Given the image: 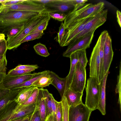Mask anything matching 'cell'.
<instances>
[{
    "label": "cell",
    "instance_id": "cell-1",
    "mask_svg": "<svg viewBox=\"0 0 121 121\" xmlns=\"http://www.w3.org/2000/svg\"><path fill=\"white\" fill-rule=\"evenodd\" d=\"M40 13L2 9L0 13V26L5 29V32L14 27L23 25Z\"/></svg>",
    "mask_w": 121,
    "mask_h": 121
},
{
    "label": "cell",
    "instance_id": "cell-2",
    "mask_svg": "<svg viewBox=\"0 0 121 121\" xmlns=\"http://www.w3.org/2000/svg\"><path fill=\"white\" fill-rule=\"evenodd\" d=\"M49 18L48 12L44 11L26 22L22 29L16 35L7 40L8 49H14L18 48L25 37L39 24Z\"/></svg>",
    "mask_w": 121,
    "mask_h": 121
},
{
    "label": "cell",
    "instance_id": "cell-3",
    "mask_svg": "<svg viewBox=\"0 0 121 121\" xmlns=\"http://www.w3.org/2000/svg\"><path fill=\"white\" fill-rule=\"evenodd\" d=\"M104 2H100L94 4L85 3L74 7L73 10L66 14L64 23L65 29L73 22L90 16H95L104 9Z\"/></svg>",
    "mask_w": 121,
    "mask_h": 121
},
{
    "label": "cell",
    "instance_id": "cell-4",
    "mask_svg": "<svg viewBox=\"0 0 121 121\" xmlns=\"http://www.w3.org/2000/svg\"><path fill=\"white\" fill-rule=\"evenodd\" d=\"M86 91L85 104L92 111L97 109L100 93V84L95 78L90 77L87 81Z\"/></svg>",
    "mask_w": 121,
    "mask_h": 121
},
{
    "label": "cell",
    "instance_id": "cell-5",
    "mask_svg": "<svg viewBox=\"0 0 121 121\" xmlns=\"http://www.w3.org/2000/svg\"><path fill=\"white\" fill-rule=\"evenodd\" d=\"M95 16H90L74 22L69 25L65 28L60 46L61 47L68 46L72 40L84 29L87 24Z\"/></svg>",
    "mask_w": 121,
    "mask_h": 121
},
{
    "label": "cell",
    "instance_id": "cell-6",
    "mask_svg": "<svg viewBox=\"0 0 121 121\" xmlns=\"http://www.w3.org/2000/svg\"><path fill=\"white\" fill-rule=\"evenodd\" d=\"M100 41L99 36L92 50L89 62L90 77L95 78L99 84L103 78L99 56Z\"/></svg>",
    "mask_w": 121,
    "mask_h": 121
},
{
    "label": "cell",
    "instance_id": "cell-7",
    "mask_svg": "<svg viewBox=\"0 0 121 121\" xmlns=\"http://www.w3.org/2000/svg\"><path fill=\"white\" fill-rule=\"evenodd\" d=\"M36 104L24 105L18 104L15 108L0 118V121H11L29 116L34 112Z\"/></svg>",
    "mask_w": 121,
    "mask_h": 121
},
{
    "label": "cell",
    "instance_id": "cell-8",
    "mask_svg": "<svg viewBox=\"0 0 121 121\" xmlns=\"http://www.w3.org/2000/svg\"><path fill=\"white\" fill-rule=\"evenodd\" d=\"M95 31L87 33L75 42L70 43L63 54L64 57L69 58L71 54L78 50H86L89 48L94 36Z\"/></svg>",
    "mask_w": 121,
    "mask_h": 121
},
{
    "label": "cell",
    "instance_id": "cell-9",
    "mask_svg": "<svg viewBox=\"0 0 121 121\" xmlns=\"http://www.w3.org/2000/svg\"><path fill=\"white\" fill-rule=\"evenodd\" d=\"M108 12V10L103 9L98 13L87 24L84 29L75 37L69 43L75 42L90 32L95 31L106 21Z\"/></svg>",
    "mask_w": 121,
    "mask_h": 121
},
{
    "label": "cell",
    "instance_id": "cell-10",
    "mask_svg": "<svg viewBox=\"0 0 121 121\" xmlns=\"http://www.w3.org/2000/svg\"><path fill=\"white\" fill-rule=\"evenodd\" d=\"M86 77V68L78 61L75 66L69 88L76 92H83L85 87Z\"/></svg>",
    "mask_w": 121,
    "mask_h": 121
},
{
    "label": "cell",
    "instance_id": "cell-11",
    "mask_svg": "<svg viewBox=\"0 0 121 121\" xmlns=\"http://www.w3.org/2000/svg\"><path fill=\"white\" fill-rule=\"evenodd\" d=\"M92 111L83 103L69 107V121H89Z\"/></svg>",
    "mask_w": 121,
    "mask_h": 121
},
{
    "label": "cell",
    "instance_id": "cell-12",
    "mask_svg": "<svg viewBox=\"0 0 121 121\" xmlns=\"http://www.w3.org/2000/svg\"><path fill=\"white\" fill-rule=\"evenodd\" d=\"M3 6L2 10L7 11L15 10L41 13L45 10L44 5L34 2L31 0H25L22 3Z\"/></svg>",
    "mask_w": 121,
    "mask_h": 121
},
{
    "label": "cell",
    "instance_id": "cell-13",
    "mask_svg": "<svg viewBox=\"0 0 121 121\" xmlns=\"http://www.w3.org/2000/svg\"><path fill=\"white\" fill-rule=\"evenodd\" d=\"M47 71L33 73H30L19 76H9L6 75L3 80V84L5 88L9 89L12 87L23 83L37 75L44 73Z\"/></svg>",
    "mask_w": 121,
    "mask_h": 121
},
{
    "label": "cell",
    "instance_id": "cell-14",
    "mask_svg": "<svg viewBox=\"0 0 121 121\" xmlns=\"http://www.w3.org/2000/svg\"><path fill=\"white\" fill-rule=\"evenodd\" d=\"M113 54L111 39L108 34L104 43V50L103 67L104 75L107 72H108L112 60Z\"/></svg>",
    "mask_w": 121,
    "mask_h": 121
},
{
    "label": "cell",
    "instance_id": "cell-15",
    "mask_svg": "<svg viewBox=\"0 0 121 121\" xmlns=\"http://www.w3.org/2000/svg\"><path fill=\"white\" fill-rule=\"evenodd\" d=\"M45 11L48 12H67L74 8L72 5L66 2L65 0H56L55 1L44 5Z\"/></svg>",
    "mask_w": 121,
    "mask_h": 121
},
{
    "label": "cell",
    "instance_id": "cell-16",
    "mask_svg": "<svg viewBox=\"0 0 121 121\" xmlns=\"http://www.w3.org/2000/svg\"><path fill=\"white\" fill-rule=\"evenodd\" d=\"M108 72H107L103 77L100 85V91L99 103L97 109L104 115L105 111V90L106 82Z\"/></svg>",
    "mask_w": 121,
    "mask_h": 121
},
{
    "label": "cell",
    "instance_id": "cell-17",
    "mask_svg": "<svg viewBox=\"0 0 121 121\" xmlns=\"http://www.w3.org/2000/svg\"><path fill=\"white\" fill-rule=\"evenodd\" d=\"M83 92L75 91L70 88L65 93V97L69 107L74 106L82 103V97Z\"/></svg>",
    "mask_w": 121,
    "mask_h": 121
},
{
    "label": "cell",
    "instance_id": "cell-18",
    "mask_svg": "<svg viewBox=\"0 0 121 121\" xmlns=\"http://www.w3.org/2000/svg\"><path fill=\"white\" fill-rule=\"evenodd\" d=\"M49 73L53 78L51 84L57 89L62 99L64 96L65 92L66 83V77L64 78H60L52 71H49Z\"/></svg>",
    "mask_w": 121,
    "mask_h": 121
},
{
    "label": "cell",
    "instance_id": "cell-19",
    "mask_svg": "<svg viewBox=\"0 0 121 121\" xmlns=\"http://www.w3.org/2000/svg\"><path fill=\"white\" fill-rule=\"evenodd\" d=\"M36 105L38 108L41 121H44L47 114L46 106L43 91V88H39Z\"/></svg>",
    "mask_w": 121,
    "mask_h": 121
},
{
    "label": "cell",
    "instance_id": "cell-20",
    "mask_svg": "<svg viewBox=\"0 0 121 121\" xmlns=\"http://www.w3.org/2000/svg\"><path fill=\"white\" fill-rule=\"evenodd\" d=\"M69 58L70 60V68L69 73L66 77V83L65 93L69 88L73 78L75 66L77 63L78 61L77 51L72 53Z\"/></svg>",
    "mask_w": 121,
    "mask_h": 121
},
{
    "label": "cell",
    "instance_id": "cell-21",
    "mask_svg": "<svg viewBox=\"0 0 121 121\" xmlns=\"http://www.w3.org/2000/svg\"><path fill=\"white\" fill-rule=\"evenodd\" d=\"M35 87L33 86L20 88L15 101L17 104H22L29 97Z\"/></svg>",
    "mask_w": 121,
    "mask_h": 121
},
{
    "label": "cell",
    "instance_id": "cell-22",
    "mask_svg": "<svg viewBox=\"0 0 121 121\" xmlns=\"http://www.w3.org/2000/svg\"><path fill=\"white\" fill-rule=\"evenodd\" d=\"M20 88L11 90L0 99V111L8 104L14 101L18 95Z\"/></svg>",
    "mask_w": 121,
    "mask_h": 121
},
{
    "label": "cell",
    "instance_id": "cell-23",
    "mask_svg": "<svg viewBox=\"0 0 121 121\" xmlns=\"http://www.w3.org/2000/svg\"><path fill=\"white\" fill-rule=\"evenodd\" d=\"M49 71L35 82L32 85L35 87L43 88L51 84L53 80L49 73Z\"/></svg>",
    "mask_w": 121,
    "mask_h": 121
},
{
    "label": "cell",
    "instance_id": "cell-24",
    "mask_svg": "<svg viewBox=\"0 0 121 121\" xmlns=\"http://www.w3.org/2000/svg\"><path fill=\"white\" fill-rule=\"evenodd\" d=\"M108 31L104 30L102 32L100 35V41L99 46V56L100 61L101 70V73L103 72V52L104 43L108 35Z\"/></svg>",
    "mask_w": 121,
    "mask_h": 121
},
{
    "label": "cell",
    "instance_id": "cell-25",
    "mask_svg": "<svg viewBox=\"0 0 121 121\" xmlns=\"http://www.w3.org/2000/svg\"><path fill=\"white\" fill-rule=\"evenodd\" d=\"M48 71V70H47L44 73L37 75L23 83L12 87L9 89L12 90L32 86L33 83L45 75Z\"/></svg>",
    "mask_w": 121,
    "mask_h": 121
},
{
    "label": "cell",
    "instance_id": "cell-26",
    "mask_svg": "<svg viewBox=\"0 0 121 121\" xmlns=\"http://www.w3.org/2000/svg\"><path fill=\"white\" fill-rule=\"evenodd\" d=\"M33 48L36 53L40 56L46 57L50 55L46 46L40 43L35 45Z\"/></svg>",
    "mask_w": 121,
    "mask_h": 121
},
{
    "label": "cell",
    "instance_id": "cell-27",
    "mask_svg": "<svg viewBox=\"0 0 121 121\" xmlns=\"http://www.w3.org/2000/svg\"><path fill=\"white\" fill-rule=\"evenodd\" d=\"M60 102L62 111V121H69V107L68 104L65 96H64L61 99Z\"/></svg>",
    "mask_w": 121,
    "mask_h": 121
},
{
    "label": "cell",
    "instance_id": "cell-28",
    "mask_svg": "<svg viewBox=\"0 0 121 121\" xmlns=\"http://www.w3.org/2000/svg\"><path fill=\"white\" fill-rule=\"evenodd\" d=\"M43 91L46 106L47 114L48 115L52 113L51 100V95L52 94L50 93L46 89L43 88Z\"/></svg>",
    "mask_w": 121,
    "mask_h": 121
},
{
    "label": "cell",
    "instance_id": "cell-29",
    "mask_svg": "<svg viewBox=\"0 0 121 121\" xmlns=\"http://www.w3.org/2000/svg\"><path fill=\"white\" fill-rule=\"evenodd\" d=\"M39 88L35 87L27 99L22 104L27 105L36 104L37 99Z\"/></svg>",
    "mask_w": 121,
    "mask_h": 121
},
{
    "label": "cell",
    "instance_id": "cell-30",
    "mask_svg": "<svg viewBox=\"0 0 121 121\" xmlns=\"http://www.w3.org/2000/svg\"><path fill=\"white\" fill-rule=\"evenodd\" d=\"M119 74L117 77V83L115 89L116 93L118 94L119 97L118 103L120 106V110L121 111V63L120 62L119 66Z\"/></svg>",
    "mask_w": 121,
    "mask_h": 121
},
{
    "label": "cell",
    "instance_id": "cell-31",
    "mask_svg": "<svg viewBox=\"0 0 121 121\" xmlns=\"http://www.w3.org/2000/svg\"><path fill=\"white\" fill-rule=\"evenodd\" d=\"M24 25L14 27L4 32V34L7 37V40L16 35L22 29Z\"/></svg>",
    "mask_w": 121,
    "mask_h": 121
},
{
    "label": "cell",
    "instance_id": "cell-32",
    "mask_svg": "<svg viewBox=\"0 0 121 121\" xmlns=\"http://www.w3.org/2000/svg\"><path fill=\"white\" fill-rule=\"evenodd\" d=\"M78 61L84 67L86 68L88 60L86 57V50L77 51Z\"/></svg>",
    "mask_w": 121,
    "mask_h": 121
},
{
    "label": "cell",
    "instance_id": "cell-33",
    "mask_svg": "<svg viewBox=\"0 0 121 121\" xmlns=\"http://www.w3.org/2000/svg\"><path fill=\"white\" fill-rule=\"evenodd\" d=\"M35 69H28L15 70L13 69L9 70L8 73L6 75L9 76H19L24 75L30 73L35 70Z\"/></svg>",
    "mask_w": 121,
    "mask_h": 121
},
{
    "label": "cell",
    "instance_id": "cell-34",
    "mask_svg": "<svg viewBox=\"0 0 121 121\" xmlns=\"http://www.w3.org/2000/svg\"><path fill=\"white\" fill-rule=\"evenodd\" d=\"M65 30L64 23L62 22L59 28V31L56 36L55 37L54 39L58 42L60 45V44L64 37V33Z\"/></svg>",
    "mask_w": 121,
    "mask_h": 121
},
{
    "label": "cell",
    "instance_id": "cell-35",
    "mask_svg": "<svg viewBox=\"0 0 121 121\" xmlns=\"http://www.w3.org/2000/svg\"><path fill=\"white\" fill-rule=\"evenodd\" d=\"M44 34L43 31L29 35L25 37L21 41L20 44L29 41H31L42 37Z\"/></svg>",
    "mask_w": 121,
    "mask_h": 121
},
{
    "label": "cell",
    "instance_id": "cell-36",
    "mask_svg": "<svg viewBox=\"0 0 121 121\" xmlns=\"http://www.w3.org/2000/svg\"><path fill=\"white\" fill-rule=\"evenodd\" d=\"M50 19L49 18L39 24L29 35L43 31L46 29Z\"/></svg>",
    "mask_w": 121,
    "mask_h": 121
},
{
    "label": "cell",
    "instance_id": "cell-37",
    "mask_svg": "<svg viewBox=\"0 0 121 121\" xmlns=\"http://www.w3.org/2000/svg\"><path fill=\"white\" fill-rule=\"evenodd\" d=\"M48 14L50 17L59 21H64L66 17V15L64 13L59 12H49Z\"/></svg>",
    "mask_w": 121,
    "mask_h": 121
},
{
    "label": "cell",
    "instance_id": "cell-38",
    "mask_svg": "<svg viewBox=\"0 0 121 121\" xmlns=\"http://www.w3.org/2000/svg\"><path fill=\"white\" fill-rule=\"evenodd\" d=\"M62 117V111L61 102H57V103L56 109V121H61Z\"/></svg>",
    "mask_w": 121,
    "mask_h": 121
},
{
    "label": "cell",
    "instance_id": "cell-39",
    "mask_svg": "<svg viewBox=\"0 0 121 121\" xmlns=\"http://www.w3.org/2000/svg\"><path fill=\"white\" fill-rule=\"evenodd\" d=\"M6 52L4 55L3 58L0 62V73L6 74L7 61L6 57Z\"/></svg>",
    "mask_w": 121,
    "mask_h": 121
},
{
    "label": "cell",
    "instance_id": "cell-40",
    "mask_svg": "<svg viewBox=\"0 0 121 121\" xmlns=\"http://www.w3.org/2000/svg\"><path fill=\"white\" fill-rule=\"evenodd\" d=\"M39 67L37 65H20L16 66L13 69L15 70L28 69H36Z\"/></svg>",
    "mask_w": 121,
    "mask_h": 121
},
{
    "label": "cell",
    "instance_id": "cell-41",
    "mask_svg": "<svg viewBox=\"0 0 121 121\" xmlns=\"http://www.w3.org/2000/svg\"><path fill=\"white\" fill-rule=\"evenodd\" d=\"M67 3L73 5L74 7L80 6L87 1L86 0H65Z\"/></svg>",
    "mask_w": 121,
    "mask_h": 121
},
{
    "label": "cell",
    "instance_id": "cell-42",
    "mask_svg": "<svg viewBox=\"0 0 121 121\" xmlns=\"http://www.w3.org/2000/svg\"><path fill=\"white\" fill-rule=\"evenodd\" d=\"M29 121H41L39 113L36 105L35 110L30 117Z\"/></svg>",
    "mask_w": 121,
    "mask_h": 121
},
{
    "label": "cell",
    "instance_id": "cell-43",
    "mask_svg": "<svg viewBox=\"0 0 121 121\" xmlns=\"http://www.w3.org/2000/svg\"><path fill=\"white\" fill-rule=\"evenodd\" d=\"M7 40L4 39L0 42V56H3L8 50Z\"/></svg>",
    "mask_w": 121,
    "mask_h": 121
},
{
    "label": "cell",
    "instance_id": "cell-44",
    "mask_svg": "<svg viewBox=\"0 0 121 121\" xmlns=\"http://www.w3.org/2000/svg\"><path fill=\"white\" fill-rule=\"evenodd\" d=\"M11 90L5 88L4 86L3 82L0 84V99L8 93Z\"/></svg>",
    "mask_w": 121,
    "mask_h": 121
},
{
    "label": "cell",
    "instance_id": "cell-45",
    "mask_svg": "<svg viewBox=\"0 0 121 121\" xmlns=\"http://www.w3.org/2000/svg\"><path fill=\"white\" fill-rule=\"evenodd\" d=\"M51 107L52 111V113L56 115L57 101L55 99L52 94L51 95Z\"/></svg>",
    "mask_w": 121,
    "mask_h": 121
},
{
    "label": "cell",
    "instance_id": "cell-46",
    "mask_svg": "<svg viewBox=\"0 0 121 121\" xmlns=\"http://www.w3.org/2000/svg\"><path fill=\"white\" fill-rule=\"evenodd\" d=\"M25 0H10L9 1L4 3L2 4L4 6H9L13 5L20 4L23 2Z\"/></svg>",
    "mask_w": 121,
    "mask_h": 121
},
{
    "label": "cell",
    "instance_id": "cell-47",
    "mask_svg": "<svg viewBox=\"0 0 121 121\" xmlns=\"http://www.w3.org/2000/svg\"><path fill=\"white\" fill-rule=\"evenodd\" d=\"M34 2L43 5H45L49 4L54 2L56 0H31Z\"/></svg>",
    "mask_w": 121,
    "mask_h": 121
},
{
    "label": "cell",
    "instance_id": "cell-48",
    "mask_svg": "<svg viewBox=\"0 0 121 121\" xmlns=\"http://www.w3.org/2000/svg\"><path fill=\"white\" fill-rule=\"evenodd\" d=\"M44 121H56V115L52 113L47 115Z\"/></svg>",
    "mask_w": 121,
    "mask_h": 121
},
{
    "label": "cell",
    "instance_id": "cell-49",
    "mask_svg": "<svg viewBox=\"0 0 121 121\" xmlns=\"http://www.w3.org/2000/svg\"><path fill=\"white\" fill-rule=\"evenodd\" d=\"M117 22L120 26L121 27V13L120 11L117 10L116 12Z\"/></svg>",
    "mask_w": 121,
    "mask_h": 121
},
{
    "label": "cell",
    "instance_id": "cell-50",
    "mask_svg": "<svg viewBox=\"0 0 121 121\" xmlns=\"http://www.w3.org/2000/svg\"><path fill=\"white\" fill-rule=\"evenodd\" d=\"M6 75V74L5 73H0V84L3 82Z\"/></svg>",
    "mask_w": 121,
    "mask_h": 121
},
{
    "label": "cell",
    "instance_id": "cell-51",
    "mask_svg": "<svg viewBox=\"0 0 121 121\" xmlns=\"http://www.w3.org/2000/svg\"><path fill=\"white\" fill-rule=\"evenodd\" d=\"M5 35L4 34H0V42L5 39Z\"/></svg>",
    "mask_w": 121,
    "mask_h": 121
},
{
    "label": "cell",
    "instance_id": "cell-52",
    "mask_svg": "<svg viewBox=\"0 0 121 121\" xmlns=\"http://www.w3.org/2000/svg\"><path fill=\"white\" fill-rule=\"evenodd\" d=\"M27 117H28L17 119L11 121H22L25 119Z\"/></svg>",
    "mask_w": 121,
    "mask_h": 121
},
{
    "label": "cell",
    "instance_id": "cell-53",
    "mask_svg": "<svg viewBox=\"0 0 121 121\" xmlns=\"http://www.w3.org/2000/svg\"><path fill=\"white\" fill-rule=\"evenodd\" d=\"M5 31V29L0 26V34H4Z\"/></svg>",
    "mask_w": 121,
    "mask_h": 121
},
{
    "label": "cell",
    "instance_id": "cell-54",
    "mask_svg": "<svg viewBox=\"0 0 121 121\" xmlns=\"http://www.w3.org/2000/svg\"><path fill=\"white\" fill-rule=\"evenodd\" d=\"M31 116L27 117L25 119L22 121H29Z\"/></svg>",
    "mask_w": 121,
    "mask_h": 121
},
{
    "label": "cell",
    "instance_id": "cell-55",
    "mask_svg": "<svg viewBox=\"0 0 121 121\" xmlns=\"http://www.w3.org/2000/svg\"><path fill=\"white\" fill-rule=\"evenodd\" d=\"M3 8V6L2 4H0V13Z\"/></svg>",
    "mask_w": 121,
    "mask_h": 121
},
{
    "label": "cell",
    "instance_id": "cell-56",
    "mask_svg": "<svg viewBox=\"0 0 121 121\" xmlns=\"http://www.w3.org/2000/svg\"><path fill=\"white\" fill-rule=\"evenodd\" d=\"M3 56H0V62L1 61V60H2L3 57Z\"/></svg>",
    "mask_w": 121,
    "mask_h": 121
},
{
    "label": "cell",
    "instance_id": "cell-57",
    "mask_svg": "<svg viewBox=\"0 0 121 121\" xmlns=\"http://www.w3.org/2000/svg\"><path fill=\"white\" fill-rule=\"evenodd\" d=\"M61 121H62V120H61Z\"/></svg>",
    "mask_w": 121,
    "mask_h": 121
}]
</instances>
